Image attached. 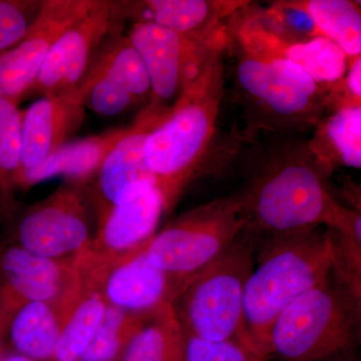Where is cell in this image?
I'll return each mask as SVG.
<instances>
[{
  "instance_id": "cell-12",
  "label": "cell",
  "mask_w": 361,
  "mask_h": 361,
  "mask_svg": "<svg viewBox=\"0 0 361 361\" xmlns=\"http://www.w3.org/2000/svg\"><path fill=\"white\" fill-rule=\"evenodd\" d=\"M94 4L96 0H44L23 39L0 54V97L20 104L30 94L56 40Z\"/></svg>"
},
{
  "instance_id": "cell-11",
  "label": "cell",
  "mask_w": 361,
  "mask_h": 361,
  "mask_svg": "<svg viewBox=\"0 0 361 361\" xmlns=\"http://www.w3.org/2000/svg\"><path fill=\"white\" fill-rule=\"evenodd\" d=\"M125 20L116 1L96 0L94 6L56 40L30 94L58 97L80 87L109 37L120 35Z\"/></svg>"
},
{
  "instance_id": "cell-28",
  "label": "cell",
  "mask_w": 361,
  "mask_h": 361,
  "mask_svg": "<svg viewBox=\"0 0 361 361\" xmlns=\"http://www.w3.org/2000/svg\"><path fill=\"white\" fill-rule=\"evenodd\" d=\"M106 305L89 346L80 361H116L145 316Z\"/></svg>"
},
{
  "instance_id": "cell-2",
  "label": "cell",
  "mask_w": 361,
  "mask_h": 361,
  "mask_svg": "<svg viewBox=\"0 0 361 361\" xmlns=\"http://www.w3.org/2000/svg\"><path fill=\"white\" fill-rule=\"evenodd\" d=\"M226 49L213 56L200 77L188 85L147 137L145 158L166 212L174 208L187 187L205 172L213 154L224 94Z\"/></svg>"
},
{
  "instance_id": "cell-10",
  "label": "cell",
  "mask_w": 361,
  "mask_h": 361,
  "mask_svg": "<svg viewBox=\"0 0 361 361\" xmlns=\"http://www.w3.org/2000/svg\"><path fill=\"white\" fill-rule=\"evenodd\" d=\"M128 39L139 52L151 82L149 106L168 111L197 80L213 56L227 47L228 33L208 44H195L148 21L134 23Z\"/></svg>"
},
{
  "instance_id": "cell-33",
  "label": "cell",
  "mask_w": 361,
  "mask_h": 361,
  "mask_svg": "<svg viewBox=\"0 0 361 361\" xmlns=\"http://www.w3.org/2000/svg\"><path fill=\"white\" fill-rule=\"evenodd\" d=\"M6 316L0 311V360L6 353Z\"/></svg>"
},
{
  "instance_id": "cell-19",
  "label": "cell",
  "mask_w": 361,
  "mask_h": 361,
  "mask_svg": "<svg viewBox=\"0 0 361 361\" xmlns=\"http://www.w3.org/2000/svg\"><path fill=\"white\" fill-rule=\"evenodd\" d=\"M78 292L65 302L32 301L20 304L7 313L1 311L6 316V342L13 353L35 361L54 360L63 319Z\"/></svg>"
},
{
  "instance_id": "cell-8",
  "label": "cell",
  "mask_w": 361,
  "mask_h": 361,
  "mask_svg": "<svg viewBox=\"0 0 361 361\" xmlns=\"http://www.w3.org/2000/svg\"><path fill=\"white\" fill-rule=\"evenodd\" d=\"M73 263L82 287L99 293L106 305L135 314L172 304L185 285L152 262L146 242L118 254L97 253L87 246Z\"/></svg>"
},
{
  "instance_id": "cell-15",
  "label": "cell",
  "mask_w": 361,
  "mask_h": 361,
  "mask_svg": "<svg viewBox=\"0 0 361 361\" xmlns=\"http://www.w3.org/2000/svg\"><path fill=\"white\" fill-rule=\"evenodd\" d=\"M73 261L40 257L6 241L0 245V311L32 301L61 303L80 290Z\"/></svg>"
},
{
  "instance_id": "cell-18",
  "label": "cell",
  "mask_w": 361,
  "mask_h": 361,
  "mask_svg": "<svg viewBox=\"0 0 361 361\" xmlns=\"http://www.w3.org/2000/svg\"><path fill=\"white\" fill-rule=\"evenodd\" d=\"M166 213L163 198L154 184L145 185L111 209L97 226L89 245L102 254H118L142 245L155 234Z\"/></svg>"
},
{
  "instance_id": "cell-22",
  "label": "cell",
  "mask_w": 361,
  "mask_h": 361,
  "mask_svg": "<svg viewBox=\"0 0 361 361\" xmlns=\"http://www.w3.org/2000/svg\"><path fill=\"white\" fill-rule=\"evenodd\" d=\"M116 361H186V334L172 304L145 316Z\"/></svg>"
},
{
  "instance_id": "cell-30",
  "label": "cell",
  "mask_w": 361,
  "mask_h": 361,
  "mask_svg": "<svg viewBox=\"0 0 361 361\" xmlns=\"http://www.w3.org/2000/svg\"><path fill=\"white\" fill-rule=\"evenodd\" d=\"M261 23L276 37L289 42L322 37L314 21L297 0H280L270 2L266 8L256 6Z\"/></svg>"
},
{
  "instance_id": "cell-13",
  "label": "cell",
  "mask_w": 361,
  "mask_h": 361,
  "mask_svg": "<svg viewBox=\"0 0 361 361\" xmlns=\"http://www.w3.org/2000/svg\"><path fill=\"white\" fill-rule=\"evenodd\" d=\"M169 111L157 110L148 104L134 125L126 129L125 134L109 152L92 179L85 184L97 226L114 207L139 188L155 185L145 158V144L149 133L167 116Z\"/></svg>"
},
{
  "instance_id": "cell-16",
  "label": "cell",
  "mask_w": 361,
  "mask_h": 361,
  "mask_svg": "<svg viewBox=\"0 0 361 361\" xmlns=\"http://www.w3.org/2000/svg\"><path fill=\"white\" fill-rule=\"evenodd\" d=\"M247 1L239 0H145L116 1L123 20L148 21L168 28L195 44H208L225 35L228 18Z\"/></svg>"
},
{
  "instance_id": "cell-1",
  "label": "cell",
  "mask_w": 361,
  "mask_h": 361,
  "mask_svg": "<svg viewBox=\"0 0 361 361\" xmlns=\"http://www.w3.org/2000/svg\"><path fill=\"white\" fill-rule=\"evenodd\" d=\"M242 157L244 182L238 191L245 229L254 239L334 227L341 205L330 176L301 135L259 134Z\"/></svg>"
},
{
  "instance_id": "cell-4",
  "label": "cell",
  "mask_w": 361,
  "mask_h": 361,
  "mask_svg": "<svg viewBox=\"0 0 361 361\" xmlns=\"http://www.w3.org/2000/svg\"><path fill=\"white\" fill-rule=\"evenodd\" d=\"M226 51L234 61L233 85L247 125L245 142L259 134L303 135L326 115V90L298 66L241 44L229 33Z\"/></svg>"
},
{
  "instance_id": "cell-14",
  "label": "cell",
  "mask_w": 361,
  "mask_h": 361,
  "mask_svg": "<svg viewBox=\"0 0 361 361\" xmlns=\"http://www.w3.org/2000/svg\"><path fill=\"white\" fill-rule=\"evenodd\" d=\"M226 25L233 39L250 49L290 61L326 90L344 77L351 59L324 37L305 42L280 39L261 23L256 4L252 2L247 1L237 9Z\"/></svg>"
},
{
  "instance_id": "cell-24",
  "label": "cell",
  "mask_w": 361,
  "mask_h": 361,
  "mask_svg": "<svg viewBox=\"0 0 361 361\" xmlns=\"http://www.w3.org/2000/svg\"><path fill=\"white\" fill-rule=\"evenodd\" d=\"M106 307L99 293L80 285L77 299L63 319L52 361H80Z\"/></svg>"
},
{
  "instance_id": "cell-6",
  "label": "cell",
  "mask_w": 361,
  "mask_h": 361,
  "mask_svg": "<svg viewBox=\"0 0 361 361\" xmlns=\"http://www.w3.org/2000/svg\"><path fill=\"white\" fill-rule=\"evenodd\" d=\"M255 252V239L243 231L220 257L184 285L172 306L186 336L244 344V291Z\"/></svg>"
},
{
  "instance_id": "cell-20",
  "label": "cell",
  "mask_w": 361,
  "mask_h": 361,
  "mask_svg": "<svg viewBox=\"0 0 361 361\" xmlns=\"http://www.w3.org/2000/svg\"><path fill=\"white\" fill-rule=\"evenodd\" d=\"M125 132L126 129L115 130L66 142L39 165L20 173L16 180L18 189H30L56 176H63L71 182L87 184Z\"/></svg>"
},
{
  "instance_id": "cell-25",
  "label": "cell",
  "mask_w": 361,
  "mask_h": 361,
  "mask_svg": "<svg viewBox=\"0 0 361 361\" xmlns=\"http://www.w3.org/2000/svg\"><path fill=\"white\" fill-rule=\"evenodd\" d=\"M23 116L18 104L0 97V219L16 212L14 192L21 167Z\"/></svg>"
},
{
  "instance_id": "cell-9",
  "label": "cell",
  "mask_w": 361,
  "mask_h": 361,
  "mask_svg": "<svg viewBox=\"0 0 361 361\" xmlns=\"http://www.w3.org/2000/svg\"><path fill=\"white\" fill-rule=\"evenodd\" d=\"M90 208L85 185L68 180L16 216L8 241L40 257L73 261L94 238Z\"/></svg>"
},
{
  "instance_id": "cell-23",
  "label": "cell",
  "mask_w": 361,
  "mask_h": 361,
  "mask_svg": "<svg viewBox=\"0 0 361 361\" xmlns=\"http://www.w3.org/2000/svg\"><path fill=\"white\" fill-rule=\"evenodd\" d=\"M322 37L334 42L348 58L361 56L360 2L351 0H297Z\"/></svg>"
},
{
  "instance_id": "cell-21",
  "label": "cell",
  "mask_w": 361,
  "mask_h": 361,
  "mask_svg": "<svg viewBox=\"0 0 361 361\" xmlns=\"http://www.w3.org/2000/svg\"><path fill=\"white\" fill-rule=\"evenodd\" d=\"M308 145L329 176L337 168L361 167V106L329 111L315 126Z\"/></svg>"
},
{
  "instance_id": "cell-26",
  "label": "cell",
  "mask_w": 361,
  "mask_h": 361,
  "mask_svg": "<svg viewBox=\"0 0 361 361\" xmlns=\"http://www.w3.org/2000/svg\"><path fill=\"white\" fill-rule=\"evenodd\" d=\"M97 54L92 65L109 73L135 97L137 103L151 97V82L144 61L134 45L118 35Z\"/></svg>"
},
{
  "instance_id": "cell-34",
  "label": "cell",
  "mask_w": 361,
  "mask_h": 361,
  "mask_svg": "<svg viewBox=\"0 0 361 361\" xmlns=\"http://www.w3.org/2000/svg\"><path fill=\"white\" fill-rule=\"evenodd\" d=\"M0 361H35L32 358L26 357L25 355H21L20 353H13V351H6L4 355L2 356Z\"/></svg>"
},
{
  "instance_id": "cell-7",
  "label": "cell",
  "mask_w": 361,
  "mask_h": 361,
  "mask_svg": "<svg viewBox=\"0 0 361 361\" xmlns=\"http://www.w3.org/2000/svg\"><path fill=\"white\" fill-rule=\"evenodd\" d=\"M245 229L233 193L191 209L146 242L149 258L169 276L186 284L220 257Z\"/></svg>"
},
{
  "instance_id": "cell-32",
  "label": "cell",
  "mask_w": 361,
  "mask_h": 361,
  "mask_svg": "<svg viewBox=\"0 0 361 361\" xmlns=\"http://www.w3.org/2000/svg\"><path fill=\"white\" fill-rule=\"evenodd\" d=\"M186 361H267L238 341H207L186 336Z\"/></svg>"
},
{
  "instance_id": "cell-17",
  "label": "cell",
  "mask_w": 361,
  "mask_h": 361,
  "mask_svg": "<svg viewBox=\"0 0 361 361\" xmlns=\"http://www.w3.org/2000/svg\"><path fill=\"white\" fill-rule=\"evenodd\" d=\"M85 108L77 92L42 97L23 111L20 173L39 165L82 127ZM18 173V174H20Z\"/></svg>"
},
{
  "instance_id": "cell-3",
  "label": "cell",
  "mask_w": 361,
  "mask_h": 361,
  "mask_svg": "<svg viewBox=\"0 0 361 361\" xmlns=\"http://www.w3.org/2000/svg\"><path fill=\"white\" fill-rule=\"evenodd\" d=\"M255 265L247 281L242 336L263 357L278 316L332 271V241L326 227L255 240Z\"/></svg>"
},
{
  "instance_id": "cell-29",
  "label": "cell",
  "mask_w": 361,
  "mask_h": 361,
  "mask_svg": "<svg viewBox=\"0 0 361 361\" xmlns=\"http://www.w3.org/2000/svg\"><path fill=\"white\" fill-rule=\"evenodd\" d=\"M75 92L85 108L103 116L121 115L137 104L122 84L94 65Z\"/></svg>"
},
{
  "instance_id": "cell-31",
  "label": "cell",
  "mask_w": 361,
  "mask_h": 361,
  "mask_svg": "<svg viewBox=\"0 0 361 361\" xmlns=\"http://www.w3.org/2000/svg\"><path fill=\"white\" fill-rule=\"evenodd\" d=\"M44 0H0V54L23 39Z\"/></svg>"
},
{
  "instance_id": "cell-27",
  "label": "cell",
  "mask_w": 361,
  "mask_h": 361,
  "mask_svg": "<svg viewBox=\"0 0 361 361\" xmlns=\"http://www.w3.org/2000/svg\"><path fill=\"white\" fill-rule=\"evenodd\" d=\"M332 241V272L361 297V215L348 208L336 226L327 228Z\"/></svg>"
},
{
  "instance_id": "cell-5",
  "label": "cell",
  "mask_w": 361,
  "mask_h": 361,
  "mask_svg": "<svg viewBox=\"0 0 361 361\" xmlns=\"http://www.w3.org/2000/svg\"><path fill=\"white\" fill-rule=\"evenodd\" d=\"M361 330V297L334 272L299 297L271 327L267 361H356Z\"/></svg>"
}]
</instances>
